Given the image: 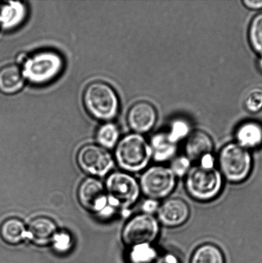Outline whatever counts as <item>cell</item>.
Listing matches in <instances>:
<instances>
[{
  "mask_svg": "<svg viewBox=\"0 0 262 263\" xmlns=\"http://www.w3.org/2000/svg\"><path fill=\"white\" fill-rule=\"evenodd\" d=\"M158 263H181L178 257L171 253H167L160 256Z\"/></svg>",
  "mask_w": 262,
  "mask_h": 263,
  "instance_id": "f546056e",
  "label": "cell"
},
{
  "mask_svg": "<svg viewBox=\"0 0 262 263\" xmlns=\"http://www.w3.org/2000/svg\"><path fill=\"white\" fill-rule=\"evenodd\" d=\"M245 106L248 112L256 114L262 110V88H254L248 92Z\"/></svg>",
  "mask_w": 262,
  "mask_h": 263,
  "instance_id": "d4e9b609",
  "label": "cell"
},
{
  "mask_svg": "<svg viewBox=\"0 0 262 263\" xmlns=\"http://www.w3.org/2000/svg\"><path fill=\"white\" fill-rule=\"evenodd\" d=\"M28 8L25 3L9 2L0 10V24L5 30H12L19 27L25 22Z\"/></svg>",
  "mask_w": 262,
  "mask_h": 263,
  "instance_id": "2e32d148",
  "label": "cell"
},
{
  "mask_svg": "<svg viewBox=\"0 0 262 263\" xmlns=\"http://www.w3.org/2000/svg\"><path fill=\"white\" fill-rule=\"evenodd\" d=\"M191 211L184 200L173 198L164 201L156 213V218L160 223L168 228H177L184 225L189 218Z\"/></svg>",
  "mask_w": 262,
  "mask_h": 263,
  "instance_id": "7c38bea8",
  "label": "cell"
},
{
  "mask_svg": "<svg viewBox=\"0 0 262 263\" xmlns=\"http://www.w3.org/2000/svg\"><path fill=\"white\" fill-rule=\"evenodd\" d=\"M160 205L158 200L147 198L142 205L143 213L154 215V214L157 213Z\"/></svg>",
  "mask_w": 262,
  "mask_h": 263,
  "instance_id": "4316f807",
  "label": "cell"
},
{
  "mask_svg": "<svg viewBox=\"0 0 262 263\" xmlns=\"http://www.w3.org/2000/svg\"><path fill=\"white\" fill-rule=\"evenodd\" d=\"M160 232V224L154 215L141 213L130 219L122 232L123 243L128 247L153 244Z\"/></svg>",
  "mask_w": 262,
  "mask_h": 263,
  "instance_id": "ba28073f",
  "label": "cell"
},
{
  "mask_svg": "<svg viewBox=\"0 0 262 263\" xmlns=\"http://www.w3.org/2000/svg\"><path fill=\"white\" fill-rule=\"evenodd\" d=\"M138 183L141 193L148 198L159 201L173 192L176 177L169 167L154 165L144 170Z\"/></svg>",
  "mask_w": 262,
  "mask_h": 263,
  "instance_id": "52a82bcc",
  "label": "cell"
},
{
  "mask_svg": "<svg viewBox=\"0 0 262 263\" xmlns=\"http://www.w3.org/2000/svg\"><path fill=\"white\" fill-rule=\"evenodd\" d=\"M78 197L82 207L91 213L102 212L108 203L106 189L101 182L94 178H88L82 182Z\"/></svg>",
  "mask_w": 262,
  "mask_h": 263,
  "instance_id": "30bf717a",
  "label": "cell"
},
{
  "mask_svg": "<svg viewBox=\"0 0 262 263\" xmlns=\"http://www.w3.org/2000/svg\"><path fill=\"white\" fill-rule=\"evenodd\" d=\"M214 142L205 132L196 130L191 132L185 144L186 156L192 162H199L203 157L213 154Z\"/></svg>",
  "mask_w": 262,
  "mask_h": 263,
  "instance_id": "4fadbf2b",
  "label": "cell"
},
{
  "mask_svg": "<svg viewBox=\"0 0 262 263\" xmlns=\"http://www.w3.org/2000/svg\"><path fill=\"white\" fill-rule=\"evenodd\" d=\"M115 157L118 165L125 171L143 172L152 159L150 143L141 134H128L118 142Z\"/></svg>",
  "mask_w": 262,
  "mask_h": 263,
  "instance_id": "3957f363",
  "label": "cell"
},
{
  "mask_svg": "<svg viewBox=\"0 0 262 263\" xmlns=\"http://www.w3.org/2000/svg\"><path fill=\"white\" fill-rule=\"evenodd\" d=\"M192 162L185 155L172 159L169 167L176 178L186 177L192 167Z\"/></svg>",
  "mask_w": 262,
  "mask_h": 263,
  "instance_id": "484cf974",
  "label": "cell"
},
{
  "mask_svg": "<svg viewBox=\"0 0 262 263\" xmlns=\"http://www.w3.org/2000/svg\"><path fill=\"white\" fill-rule=\"evenodd\" d=\"M150 145L152 159L158 163L171 161L177 152V144L169 138L168 133L156 134L151 138Z\"/></svg>",
  "mask_w": 262,
  "mask_h": 263,
  "instance_id": "ac0fdd59",
  "label": "cell"
},
{
  "mask_svg": "<svg viewBox=\"0 0 262 263\" xmlns=\"http://www.w3.org/2000/svg\"><path fill=\"white\" fill-rule=\"evenodd\" d=\"M83 101L87 111L97 120L109 122L119 112V97L114 89L105 82L90 83L85 89Z\"/></svg>",
  "mask_w": 262,
  "mask_h": 263,
  "instance_id": "7a4b0ae2",
  "label": "cell"
},
{
  "mask_svg": "<svg viewBox=\"0 0 262 263\" xmlns=\"http://www.w3.org/2000/svg\"><path fill=\"white\" fill-rule=\"evenodd\" d=\"M258 66L259 68L262 71V58H260V60L258 61Z\"/></svg>",
  "mask_w": 262,
  "mask_h": 263,
  "instance_id": "4dcf8cb0",
  "label": "cell"
},
{
  "mask_svg": "<svg viewBox=\"0 0 262 263\" xmlns=\"http://www.w3.org/2000/svg\"><path fill=\"white\" fill-rule=\"evenodd\" d=\"M199 164L206 167H212L215 166V159L213 154H208L203 157L199 161Z\"/></svg>",
  "mask_w": 262,
  "mask_h": 263,
  "instance_id": "83f0119b",
  "label": "cell"
},
{
  "mask_svg": "<svg viewBox=\"0 0 262 263\" xmlns=\"http://www.w3.org/2000/svg\"><path fill=\"white\" fill-rule=\"evenodd\" d=\"M191 263H225V259L219 247L214 244L206 243L195 250Z\"/></svg>",
  "mask_w": 262,
  "mask_h": 263,
  "instance_id": "44dd1931",
  "label": "cell"
},
{
  "mask_svg": "<svg viewBox=\"0 0 262 263\" xmlns=\"http://www.w3.org/2000/svg\"><path fill=\"white\" fill-rule=\"evenodd\" d=\"M64 64L60 53L48 49L27 55L22 69L23 76L30 83L43 86L57 79L63 73Z\"/></svg>",
  "mask_w": 262,
  "mask_h": 263,
  "instance_id": "6da1fadb",
  "label": "cell"
},
{
  "mask_svg": "<svg viewBox=\"0 0 262 263\" xmlns=\"http://www.w3.org/2000/svg\"><path fill=\"white\" fill-rule=\"evenodd\" d=\"M191 133V126L189 123L186 120L177 119L172 123L168 135L170 140L177 144L179 141L187 139Z\"/></svg>",
  "mask_w": 262,
  "mask_h": 263,
  "instance_id": "cb8c5ba5",
  "label": "cell"
},
{
  "mask_svg": "<svg viewBox=\"0 0 262 263\" xmlns=\"http://www.w3.org/2000/svg\"><path fill=\"white\" fill-rule=\"evenodd\" d=\"M236 142L243 148L256 149L262 145V124L254 120L241 123L235 132Z\"/></svg>",
  "mask_w": 262,
  "mask_h": 263,
  "instance_id": "9a60e30c",
  "label": "cell"
},
{
  "mask_svg": "<svg viewBox=\"0 0 262 263\" xmlns=\"http://www.w3.org/2000/svg\"><path fill=\"white\" fill-rule=\"evenodd\" d=\"M157 112L151 103L139 101L133 104L127 113V123L134 133H148L153 129L157 121Z\"/></svg>",
  "mask_w": 262,
  "mask_h": 263,
  "instance_id": "8fae6325",
  "label": "cell"
},
{
  "mask_svg": "<svg viewBox=\"0 0 262 263\" xmlns=\"http://www.w3.org/2000/svg\"><path fill=\"white\" fill-rule=\"evenodd\" d=\"M57 228L50 219L40 217L31 221L27 229V237L37 246H46L55 241Z\"/></svg>",
  "mask_w": 262,
  "mask_h": 263,
  "instance_id": "5bb4252c",
  "label": "cell"
},
{
  "mask_svg": "<svg viewBox=\"0 0 262 263\" xmlns=\"http://www.w3.org/2000/svg\"><path fill=\"white\" fill-rule=\"evenodd\" d=\"M77 162L85 172L100 177L108 174L114 164L109 152L92 144H86L79 149L77 155Z\"/></svg>",
  "mask_w": 262,
  "mask_h": 263,
  "instance_id": "9c48e42d",
  "label": "cell"
},
{
  "mask_svg": "<svg viewBox=\"0 0 262 263\" xmlns=\"http://www.w3.org/2000/svg\"><path fill=\"white\" fill-rule=\"evenodd\" d=\"M0 237L5 243L15 246L27 238V230L22 221L16 218H9L0 226Z\"/></svg>",
  "mask_w": 262,
  "mask_h": 263,
  "instance_id": "d6986e66",
  "label": "cell"
},
{
  "mask_svg": "<svg viewBox=\"0 0 262 263\" xmlns=\"http://www.w3.org/2000/svg\"><path fill=\"white\" fill-rule=\"evenodd\" d=\"M22 69L16 64H8L0 69V91L6 95L17 93L25 85Z\"/></svg>",
  "mask_w": 262,
  "mask_h": 263,
  "instance_id": "e0dca14e",
  "label": "cell"
},
{
  "mask_svg": "<svg viewBox=\"0 0 262 263\" xmlns=\"http://www.w3.org/2000/svg\"><path fill=\"white\" fill-rule=\"evenodd\" d=\"M248 40L251 47L262 58V13L251 20L248 29Z\"/></svg>",
  "mask_w": 262,
  "mask_h": 263,
  "instance_id": "603a6c76",
  "label": "cell"
},
{
  "mask_svg": "<svg viewBox=\"0 0 262 263\" xmlns=\"http://www.w3.org/2000/svg\"><path fill=\"white\" fill-rule=\"evenodd\" d=\"M223 177L216 167H206L197 164L192 166L186 176V187L194 200L207 202L221 192Z\"/></svg>",
  "mask_w": 262,
  "mask_h": 263,
  "instance_id": "277c9868",
  "label": "cell"
},
{
  "mask_svg": "<svg viewBox=\"0 0 262 263\" xmlns=\"http://www.w3.org/2000/svg\"><path fill=\"white\" fill-rule=\"evenodd\" d=\"M129 249V263H158L160 259V254L153 244H140Z\"/></svg>",
  "mask_w": 262,
  "mask_h": 263,
  "instance_id": "ffe728a7",
  "label": "cell"
},
{
  "mask_svg": "<svg viewBox=\"0 0 262 263\" xmlns=\"http://www.w3.org/2000/svg\"><path fill=\"white\" fill-rule=\"evenodd\" d=\"M119 130L114 123H106L100 126L97 131L96 138L102 146L107 148H112L118 143Z\"/></svg>",
  "mask_w": 262,
  "mask_h": 263,
  "instance_id": "7402d4cb",
  "label": "cell"
},
{
  "mask_svg": "<svg viewBox=\"0 0 262 263\" xmlns=\"http://www.w3.org/2000/svg\"><path fill=\"white\" fill-rule=\"evenodd\" d=\"M219 170L223 179L232 183L247 179L253 168V158L250 151L237 143L226 144L218 156Z\"/></svg>",
  "mask_w": 262,
  "mask_h": 263,
  "instance_id": "5b68a950",
  "label": "cell"
},
{
  "mask_svg": "<svg viewBox=\"0 0 262 263\" xmlns=\"http://www.w3.org/2000/svg\"><path fill=\"white\" fill-rule=\"evenodd\" d=\"M105 189L110 204L124 210L134 205L141 194L138 180L127 172H115L110 175Z\"/></svg>",
  "mask_w": 262,
  "mask_h": 263,
  "instance_id": "8992f818",
  "label": "cell"
},
{
  "mask_svg": "<svg viewBox=\"0 0 262 263\" xmlns=\"http://www.w3.org/2000/svg\"><path fill=\"white\" fill-rule=\"evenodd\" d=\"M244 6L251 10H262V0H243Z\"/></svg>",
  "mask_w": 262,
  "mask_h": 263,
  "instance_id": "f1b7e54d",
  "label": "cell"
}]
</instances>
